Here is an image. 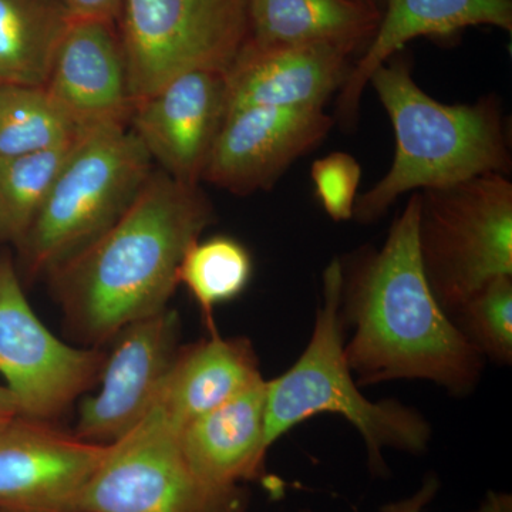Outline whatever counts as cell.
I'll return each mask as SVG.
<instances>
[{
  "instance_id": "1",
  "label": "cell",
  "mask_w": 512,
  "mask_h": 512,
  "mask_svg": "<svg viewBox=\"0 0 512 512\" xmlns=\"http://www.w3.org/2000/svg\"><path fill=\"white\" fill-rule=\"evenodd\" d=\"M420 192L414 191L380 248L346 269L340 318L349 326L346 362L359 386L424 380L454 396L476 389L484 357L431 291L419 254Z\"/></svg>"
},
{
  "instance_id": "2",
  "label": "cell",
  "mask_w": 512,
  "mask_h": 512,
  "mask_svg": "<svg viewBox=\"0 0 512 512\" xmlns=\"http://www.w3.org/2000/svg\"><path fill=\"white\" fill-rule=\"evenodd\" d=\"M214 218L200 185L154 170L119 220L47 275L74 332L101 343L164 311L185 252Z\"/></svg>"
},
{
  "instance_id": "3",
  "label": "cell",
  "mask_w": 512,
  "mask_h": 512,
  "mask_svg": "<svg viewBox=\"0 0 512 512\" xmlns=\"http://www.w3.org/2000/svg\"><path fill=\"white\" fill-rule=\"evenodd\" d=\"M369 83L392 121L396 150L382 180L357 197L356 221L379 220L406 192L510 173V141L497 97L440 103L414 82L412 63L402 52L383 63Z\"/></svg>"
},
{
  "instance_id": "4",
  "label": "cell",
  "mask_w": 512,
  "mask_h": 512,
  "mask_svg": "<svg viewBox=\"0 0 512 512\" xmlns=\"http://www.w3.org/2000/svg\"><path fill=\"white\" fill-rule=\"evenodd\" d=\"M342 261L336 258L323 271L322 302L308 346L291 369L266 380L265 447L293 427L318 414H338L349 421L363 441L373 473L386 471V450L423 453L431 427L417 410L397 400L372 402L360 392L343 352L340 292Z\"/></svg>"
},
{
  "instance_id": "5",
  "label": "cell",
  "mask_w": 512,
  "mask_h": 512,
  "mask_svg": "<svg viewBox=\"0 0 512 512\" xmlns=\"http://www.w3.org/2000/svg\"><path fill=\"white\" fill-rule=\"evenodd\" d=\"M153 167L128 127L82 131L19 247L26 272L47 276L89 247L130 208Z\"/></svg>"
},
{
  "instance_id": "6",
  "label": "cell",
  "mask_w": 512,
  "mask_h": 512,
  "mask_svg": "<svg viewBox=\"0 0 512 512\" xmlns=\"http://www.w3.org/2000/svg\"><path fill=\"white\" fill-rule=\"evenodd\" d=\"M419 192L421 265L451 318L488 282L512 276V184L488 173Z\"/></svg>"
},
{
  "instance_id": "7",
  "label": "cell",
  "mask_w": 512,
  "mask_h": 512,
  "mask_svg": "<svg viewBox=\"0 0 512 512\" xmlns=\"http://www.w3.org/2000/svg\"><path fill=\"white\" fill-rule=\"evenodd\" d=\"M120 39L134 106L191 70L227 73L249 37V0H123Z\"/></svg>"
},
{
  "instance_id": "8",
  "label": "cell",
  "mask_w": 512,
  "mask_h": 512,
  "mask_svg": "<svg viewBox=\"0 0 512 512\" xmlns=\"http://www.w3.org/2000/svg\"><path fill=\"white\" fill-rule=\"evenodd\" d=\"M183 427L158 403L110 444L79 512H242L237 490L205 484L181 444Z\"/></svg>"
},
{
  "instance_id": "9",
  "label": "cell",
  "mask_w": 512,
  "mask_h": 512,
  "mask_svg": "<svg viewBox=\"0 0 512 512\" xmlns=\"http://www.w3.org/2000/svg\"><path fill=\"white\" fill-rule=\"evenodd\" d=\"M106 357L56 338L37 318L12 261L0 259V375L20 414L59 416L100 379Z\"/></svg>"
},
{
  "instance_id": "10",
  "label": "cell",
  "mask_w": 512,
  "mask_h": 512,
  "mask_svg": "<svg viewBox=\"0 0 512 512\" xmlns=\"http://www.w3.org/2000/svg\"><path fill=\"white\" fill-rule=\"evenodd\" d=\"M109 447L16 417L0 429V512H79Z\"/></svg>"
},
{
  "instance_id": "11",
  "label": "cell",
  "mask_w": 512,
  "mask_h": 512,
  "mask_svg": "<svg viewBox=\"0 0 512 512\" xmlns=\"http://www.w3.org/2000/svg\"><path fill=\"white\" fill-rule=\"evenodd\" d=\"M335 126L325 110L247 106L228 110L202 181L231 194L271 190Z\"/></svg>"
},
{
  "instance_id": "12",
  "label": "cell",
  "mask_w": 512,
  "mask_h": 512,
  "mask_svg": "<svg viewBox=\"0 0 512 512\" xmlns=\"http://www.w3.org/2000/svg\"><path fill=\"white\" fill-rule=\"evenodd\" d=\"M180 319L165 308L126 326L104 362L101 386L79 409L76 436L111 444L146 416L178 349Z\"/></svg>"
},
{
  "instance_id": "13",
  "label": "cell",
  "mask_w": 512,
  "mask_h": 512,
  "mask_svg": "<svg viewBox=\"0 0 512 512\" xmlns=\"http://www.w3.org/2000/svg\"><path fill=\"white\" fill-rule=\"evenodd\" d=\"M227 113L225 73L191 70L137 103L128 126L161 171L200 185Z\"/></svg>"
},
{
  "instance_id": "14",
  "label": "cell",
  "mask_w": 512,
  "mask_h": 512,
  "mask_svg": "<svg viewBox=\"0 0 512 512\" xmlns=\"http://www.w3.org/2000/svg\"><path fill=\"white\" fill-rule=\"evenodd\" d=\"M117 25L72 20L45 89L80 130L130 124L134 103Z\"/></svg>"
},
{
  "instance_id": "15",
  "label": "cell",
  "mask_w": 512,
  "mask_h": 512,
  "mask_svg": "<svg viewBox=\"0 0 512 512\" xmlns=\"http://www.w3.org/2000/svg\"><path fill=\"white\" fill-rule=\"evenodd\" d=\"M353 50L336 45L245 43L225 73L228 110L247 106L323 110L352 72Z\"/></svg>"
},
{
  "instance_id": "16",
  "label": "cell",
  "mask_w": 512,
  "mask_h": 512,
  "mask_svg": "<svg viewBox=\"0 0 512 512\" xmlns=\"http://www.w3.org/2000/svg\"><path fill=\"white\" fill-rule=\"evenodd\" d=\"M471 26L512 30V0H384L382 19L336 100V117L356 123L372 74L417 37H448Z\"/></svg>"
},
{
  "instance_id": "17",
  "label": "cell",
  "mask_w": 512,
  "mask_h": 512,
  "mask_svg": "<svg viewBox=\"0 0 512 512\" xmlns=\"http://www.w3.org/2000/svg\"><path fill=\"white\" fill-rule=\"evenodd\" d=\"M266 380L248 387L181 430V444L194 473L218 490L264 473Z\"/></svg>"
},
{
  "instance_id": "18",
  "label": "cell",
  "mask_w": 512,
  "mask_h": 512,
  "mask_svg": "<svg viewBox=\"0 0 512 512\" xmlns=\"http://www.w3.org/2000/svg\"><path fill=\"white\" fill-rule=\"evenodd\" d=\"M262 379L248 339L211 332L210 338L177 353L154 403L184 429Z\"/></svg>"
},
{
  "instance_id": "19",
  "label": "cell",
  "mask_w": 512,
  "mask_h": 512,
  "mask_svg": "<svg viewBox=\"0 0 512 512\" xmlns=\"http://www.w3.org/2000/svg\"><path fill=\"white\" fill-rule=\"evenodd\" d=\"M382 10L360 0H249L248 43L259 47L369 43Z\"/></svg>"
},
{
  "instance_id": "20",
  "label": "cell",
  "mask_w": 512,
  "mask_h": 512,
  "mask_svg": "<svg viewBox=\"0 0 512 512\" xmlns=\"http://www.w3.org/2000/svg\"><path fill=\"white\" fill-rule=\"evenodd\" d=\"M72 20L60 0H0V84L45 87Z\"/></svg>"
},
{
  "instance_id": "21",
  "label": "cell",
  "mask_w": 512,
  "mask_h": 512,
  "mask_svg": "<svg viewBox=\"0 0 512 512\" xmlns=\"http://www.w3.org/2000/svg\"><path fill=\"white\" fill-rule=\"evenodd\" d=\"M80 133L45 87L0 84V156L52 150Z\"/></svg>"
},
{
  "instance_id": "22",
  "label": "cell",
  "mask_w": 512,
  "mask_h": 512,
  "mask_svg": "<svg viewBox=\"0 0 512 512\" xmlns=\"http://www.w3.org/2000/svg\"><path fill=\"white\" fill-rule=\"evenodd\" d=\"M254 262L238 239L215 235L204 241H195L185 252L178 271V282L183 284L200 306L211 332L214 309L221 303L234 301L244 293L251 282Z\"/></svg>"
},
{
  "instance_id": "23",
  "label": "cell",
  "mask_w": 512,
  "mask_h": 512,
  "mask_svg": "<svg viewBox=\"0 0 512 512\" xmlns=\"http://www.w3.org/2000/svg\"><path fill=\"white\" fill-rule=\"evenodd\" d=\"M74 141L52 150L22 156H0L2 241L13 242L18 248L22 245L57 174L69 157Z\"/></svg>"
},
{
  "instance_id": "24",
  "label": "cell",
  "mask_w": 512,
  "mask_h": 512,
  "mask_svg": "<svg viewBox=\"0 0 512 512\" xmlns=\"http://www.w3.org/2000/svg\"><path fill=\"white\" fill-rule=\"evenodd\" d=\"M451 319L483 357L511 365L512 276L488 282Z\"/></svg>"
},
{
  "instance_id": "25",
  "label": "cell",
  "mask_w": 512,
  "mask_h": 512,
  "mask_svg": "<svg viewBox=\"0 0 512 512\" xmlns=\"http://www.w3.org/2000/svg\"><path fill=\"white\" fill-rule=\"evenodd\" d=\"M315 195L333 221H349L357 201L362 167L348 153H332L312 164Z\"/></svg>"
},
{
  "instance_id": "26",
  "label": "cell",
  "mask_w": 512,
  "mask_h": 512,
  "mask_svg": "<svg viewBox=\"0 0 512 512\" xmlns=\"http://www.w3.org/2000/svg\"><path fill=\"white\" fill-rule=\"evenodd\" d=\"M73 20H96L117 25L123 0H60Z\"/></svg>"
},
{
  "instance_id": "27",
  "label": "cell",
  "mask_w": 512,
  "mask_h": 512,
  "mask_svg": "<svg viewBox=\"0 0 512 512\" xmlns=\"http://www.w3.org/2000/svg\"><path fill=\"white\" fill-rule=\"evenodd\" d=\"M439 478L430 476L424 480L423 485L414 493L412 497L404 498V500L396 501V503H390L384 505L380 512H421L427 504L436 497L437 491H439ZM301 512H312L303 510ZM474 512H485L484 504Z\"/></svg>"
},
{
  "instance_id": "28",
  "label": "cell",
  "mask_w": 512,
  "mask_h": 512,
  "mask_svg": "<svg viewBox=\"0 0 512 512\" xmlns=\"http://www.w3.org/2000/svg\"><path fill=\"white\" fill-rule=\"evenodd\" d=\"M20 414L19 404L16 397L10 392L8 387L0 384V429L15 420Z\"/></svg>"
},
{
  "instance_id": "29",
  "label": "cell",
  "mask_w": 512,
  "mask_h": 512,
  "mask_svg": "<svg viewBox=\"0 0 512 512\" xmlns=\"http://www.w3.org/2000/svg\"><path fill=\"white\" fill-rule=\"evenodd\" d=\"M485 512H512L510 495L490 493L484 501Z\"/></svg>"
},
{
  "instance_id": "30",
  "label": "cell",
  "mask_w": 512,
  "mask_h": 512,
  "mask_svg": "<svg viewBox=\"0 0 512 512\" xmlns=\"http://www.w3.org/2000/svg\"><path fill=\"white\" fill-rule=\"evenodd\" d=\"M360 2L369 3V5L375 6V8L383 10L384 0H360Z\"/></svg>"
}]
</instances>
